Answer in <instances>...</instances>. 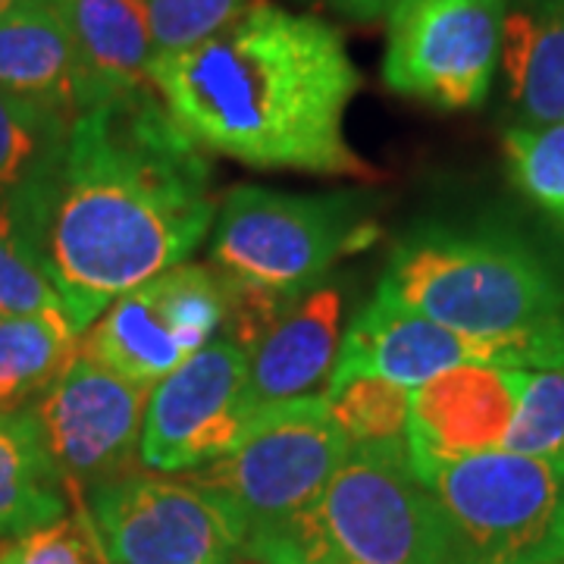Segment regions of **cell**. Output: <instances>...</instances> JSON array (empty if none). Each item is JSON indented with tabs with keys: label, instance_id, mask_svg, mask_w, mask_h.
Returning <instances> with one entry per match:
<instances>
[{
	"label": "cell",
	"instance_id": "cell-1",
	"mask_svg": "<svg viewBox=\"0 0 564 564\" xmlns=\"http://www.w3.org/2000/svg\"><path fill=\"white\" fill-rule=\"evenodd\" d=\"M210 161L151 85L73 120L39 214V251L76 333L129 289L180 267L214 226Z\"/></svg>",
	"mask_w": 564,
	"mask_h": 564
},
{
	"label": "cell",
	"instance_id": "cell-2",
	"mask_svg": "<svg viewBox=\"0 0 564 564\" xmlns=\"http://www.w3.org/2000/svg\"><path fill=\"white\" fill-rule=\"evenodd\" d=\"M180 129L229 161L373 180L345 139V113L361 88L339 29L258 0L223 32L148 69Z\"/></svg>",
	"mask_w": 564,
	"mask_h": 564
},
{
	"label": "cell",
	"instance_id": "cell-3",
	"mask_svg": "<svg viewBox=\"0 0 564 564\" xmlns=\"http://www.w3.org/2000/svg\"><path fill=\"white\" fill-rule=\"evenodd\" d=\"M377 292L499 348L508 367H564L562 282L527 245L502 232H414L392 251Z\"/></svg>",
	"mask_w": 564,
	"mask_h": 564
},
{
	"label": "cell",
	"instance_id": "cell-4",
	"mask_svg": "<svg viewBox=\"0 0 564 564\" xmlns=\"http://www.w3.org/2000/svg\"><path fill=\"white\" fill-rule=\"evenodd\" d=\"M258 564H448L440 505L408 443L348 445L314 502L245 540Z\"/></svg>",
	"mask_w": 564,
	"mask_h": 564
},
{
	"label": "cell",
	"instance_id": "cell-5",
	"mask_svg": "<svg viewBox=\"0 0 564 564\" xmlns=\"http://www.w3.org/2000/svg\"><path fill=\"white\" fill-rule=\"evenodd\" d=\"M417 474L440 505L448 564L564 558V458L496 448Z\"/></svg>",
	"mask_w": 564,
	"mask_h": 564
},
{
	"label": "cell",
	"instance_id": "cell-6",
	"mask_svg": "<svg viewBox=\"0 0 564 564\" xmlns=\"http://www.w3.org/2000/svg\"><path fill=\"white\" fill-rule=\"evenodd\" d=\"M377 236L364 195H289L239 185L214 214L210 261L229 280L295 295Z\"/></svg>",
	"mask_w": 564,
	"mask_h": 564
},
{
	"label": "cell",
	"instance_id": "cell-7",
	"mask_svg": "<svg viewBox=\"0 0 564 564\" xmlns=\"http://www.w3.org/2000/svg\"><path fill=\"white\" fill-rule=\"evenodd\" d=\"M348 443L323 395L267 404L236 448L185 474L236 518L245 540L314 502L343 464Z\"/></svg>",
	"mask_w": 564,
	"mask_h": 564
},
{
	"label": "cell",
	"instance_id": "cell-8",
	"mask_svg": "<svg viewBox=\"0 0 564 564\" xmlns=\"http://www.w3.org/2000/svg\"><path fill=\"white\" fill-rule=\"evenodd\" d=\"M107 564H232L245 533L214 496L166 474H122L85 496Z\"/></svg>",
	"mask_w": 564,
	"mask_h": 564
},
{
	"label": "cell",
	"instance_id": "cell-9",
	"mask_svg": "<svg viewBox=\"0 0 564 564\" xmlns=\"http://www.w3.org/2000/svg\"><path fill=\"white\" fill-rule=\"evenodd\" d=\"M511 0H399L389 10L383 82L440 110L486 101Z\"/></svg>",
	"mask_w": 564,
	"mask_h": 564
},
{
	"label": "cell",
	"instance_id": "cell-10",
	"mask_svg": "<svg viewBox=\"0 0 564 564\" xmlns=\"http://www.w3.org/2000/svg\"><path fill=\"white\" fill-rule=\"evenodd\" d=\"M223 314L226 302L217 270L180 263L110 304L82 333L79 355L154 389L220 336Z\"/></svg>",
	"mask_w": 564,
	"mask_h": 564
},
{
	"label": "cell",
	"instance_id": "cell-11",
	"mask_svg": "<svg viewBox=\"0 0 564 564\" xmlns=\"http://www.w3.org/2000/svg\"><path fill=\"white\" fill-rule=\"evenodd\" d=\"M148 399L151 386L76 355L35 402L22 408L73 502H85L95 486L132 474Z\"/></svg>",
	"mask_w": 564,
	"mask_h": 564
},
{
	"label": "cell",
	"instance_id": "cell-12",
	"mask_svg": "<svg viewBox=\"0 0 564 564\" xmlns=\"http://www.w3.org/2000/svg\"><path fill=\"white\" fill-rule=\"evenodd\" d=\"M254 414L248 355L217 336L151 389L141 462L163 474H188L236 448Z\"/></svg>",
	"mask_w": 564,
	"mask_h": 564
},
{
	"label": "cell",
	"instance_id": "cell-13",
	"mask_svg": "<svg viewBox=\"0 0 564 564\" xmlns=\"http://www.w3.org/2000/svg\"><path fill=\"white\" fill-rule=\"evenodd\" d=\"M527 370L462 364L411 389L408 455L414 470L505 448Z\"/></svg>",
	"mask_w": 564,
	"mask_h": 564
},
{
	"label": "cell",
	"instance_id": "cell-14",
	"mask_svg": "<svg viewBox=\"0 0 564 564\" xmlns=\"http://www.w3.org/2000/svg\"><path fill=\"white\" fill-rule=\"evenodd\" d=\"M462 364L508 367L499 348L462 336L377 292L345 329L329 386L351 377H380L414 389Z\"/></svg>",
	"mask_w": 564,
	"mask_h": 564
},
{
	"label": "cell",
	"instance_id": "cell-15",
	"mask_svg": "<svg viewBox=\"0 0 564 564\" xmlns=\"http://www.w3.org/2000/svg\"><path fill=\"white\" fill-rule=\"evenodd\" d=\"M339 323L343 292L329 282H314L285 299L248 355V389L258 411L326 392L343 343Z\"/></svg>",
	"mask_w": 564,
	"mask_h": 564
},
{
	"label": "cell",
	"instance_id": "cell-16",
	"mask_svg": "<svg viewBox=\"0 0 564 564\" xmlns=\"http://www.w3.org/2000/svg\"><path fill=\"white\" fill-rule=\"evenodd\" d=\"M0 88L69 122L95 104L69 13L25 10L0 20Z\"/></svg>",
	"mask_w": 564,
	"mask_h": 564
},
{
	"label": "cell",
	"instance_id": "cell-17",
	"mask_svg": "<svg viewBox=\"0 0 564 564\" xmlns=\"http://www.w3.org/2000/svg\"><path fill=\"white\" fill-rule=\"evenodd\" d=\"M508 98L533 126L564 122V0H518L502 22Z\"/></svg>",
	"mask_w": 564,
	"mask_h": 564
},
{
	"label": "cell",
	"instance_id": "cell-18",
	"mask_svg": "<svg viewBox=\"0 0 564 564\" xmlns=\"http://www.w3.org/2000/svg\"><path fill=\"white\" fill-rule=\"evenodd\" d=\"M69 22L95 104L151 85L154 61L148 0H73Z\"/></svg>",
	"mask_w": 564,
	"mask_h": 564
},
{
	"label": "cell",
	"instance_id": "cell-19",
	"mask_svg": "<svg viewBox=\"0 0 564 564\" xmlns=\"http://www.w3.org/2000/svg\"><path fill=\"white\" fill-rule=\"evenodd\" d=\"M61 480L25 411H0V549L69 514Z\"/></svg>",
	"mask_w": 564,
	"mask_h": 564
},
{
	"label": "cell",
	"instance_id": "cell-20",
	"mask_svg": "<svg viewBox=\"0 0 564 564\" xmlns=\"http://www.w3.org/2000/svg\"><path fill=\"white\" fill-rule=\"evenodd\" d=\"M73 122L0 88V202L44 204Z\"/></svg>",
	"mask_w": 564,
	"mask_h": 564
},
{
	"label": "cell",
	"instance_id": "cell-21",
	"mask_svg": "<svg viewBox=\"0 0 564 564\" xmlns=\"http://www.w3.org/2000/svg\"><path fill=\"white\" fill-rule=\"evenodd\" d=\"M79 333L61 317H0V411H22L79 355Z\"/></svg>",
	"mask_w": 564,
	"mask_h": 564
},
{
	"label": "cell",
	"instance_id": "cell-22",
	"mask_svg": "<svg viewBox=\"0 0 564 564\" xmlns=\"http://www.w3.org/2000/svg\"><path fill=\"white\" fill-rule=\"evenodd\" d=\"M0 317H66L39 251V214L0 202ZM73 326V323H69Z\"/></svg>",
	"mask_w": 564,
	"mask_h": 564
},
{
	"label": "cell",
	"instance_id": "cell-23",
	"mask_svg": "<svg viewBox=\"0 0 564 564\" xmlns=\"http://www.w3.org/2000/svg\"><path fill=\"white\" fill-rule=\"evenodd\" d=\"M323 399L348 445L408 443L411 389L380 377H351L326 386Z\"/></svg>",
	"mask_w": 564,
	"mask_h": 564
},
{
	"label": "cell",
	"instance_id": "cell-24",
	"mask_svg": "<svg viewBox=\"0 0 564 564\" xmlns=\"http://www.w3.org/2000/svg\"><path fill=\"white\" fill-rule=\"evenodd\" d=\"M505 158L527 198L564 223V122L508 129Z\"/></svg>",
	"mask_w": 564,
	"mask_h": 564
},
{
	"label": "cell",
	"instance_id": "cell-25",
	"mask_svg": "<svg viewBox=\"0 0 564 564\" xmlns=\"http://www.w3.org/2000/svg\"><path fill=\"white\" fill-rule=\"evenodd\" d=\"M505 448L564 458V367L527 370Z\"/></svg>",
	"mask_w": 564,
	"mask_h": 564
},
{
	"label": "cell",
	"instance_id": "cell-26",
	"mask_svg": "<svg viewBox=\"0 0 564 564\" xmlns=\"http://www.w3.org/2000/svg\"><path fill=\"white\" fill-rule=\"evenodd\" d=\"M258 0H148L154 57H166L223 32Z\"/></svg>",
	"mask_w": 564,
	"mask_h": 564
},
{
	"label": "cell",
	"instance_id": "cell-27",
	"mask_svg": "<svg viewBox=\"0 0 564 564\" xmlns=\"http://www.w3.org/2000/svg\"><path fill=\"white\" fill-rule=\"evenodd\" d=\"M0 564H107V558L85 514V502H79L76 514H66L17 543L3 545Z\"/></svg>",
	"mask_w": 564,
	"mask_h": 564
},
{
	"label": "cell",
	"instance_id": "cell-28",
	"mask_svg": "<svg viewBox=\"0 0 564 564\" xmlns=\"http://www.w3.org/2000/svg\"><path fill=\"white\" fill-rule=\"evenodd\" d=\"M333 10L345 13L348 20H380V17H389V10L399 3V0H326Z\"/></svg>",
	"mask_w": 564,
	"mask_h": 564
},
{
	"label": "cell",
	"instance_id": "cell-29",
	"mask_svg": "<svg viewBox=\"0 0 564 564\" xmlns=\"http://www.w3.org/2000/svg\"><path fill=\"white\" fill-rule=\"evenodd\" d=\"M25 10H73V0H0V20L13 17V13H25Z\"/></svg>",
	"mask_w": 564,
	"mask_h": 564
},
{
	"label": "cell",
	"instance_id": "cell-30",
	"mask_svg": "<svg viewBox=\"0 0 564 564\" xmlns=\"http://www.w3.org/2000/svg\"><path fill=\"white\" fill-rule=\"evenodd\" d=\"M552 564H564V558H562V562H552Z\"/></svg>",
	"mask_w": 564,
	"mask_h": 564
},
{
	"label": "cell",
	"instance_id": "cell-31",
	"mask_svg": "<svg viewBox=\"0 0 564 564\" xmlns=\"http://www.w3.org/2000/svg\"><path fill=\"white\" fill-rule=\"evenodd\" d=\"M245 564H258V562H245Z\"/></svg>",
	"mask_w": 564,
	"mask_h": 564
}]
</instances>
